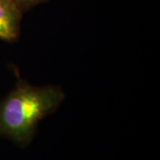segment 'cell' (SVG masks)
Instances as JSON below:
<instances>
[{
  "label": "cell",
  "instance_id": "1",
  "mask_svg": "<svg viewBox=\"0 0 160 160\" xmlns=\"http://www.w3.org/2000/svg\"><path fill=\"white\" fill-rule=\"evenodd\" d=\"M64 99L60 86H33L18 78L14 88L0 101V136L28 146L40 121L55 112Z\"/></svg>",
  "mask_w": 160,
  "mask_h": 160
},
{
  "label": "cell",
  "instance_id": "2",
  "mask_svg": "<svg viewBox=\"0 0 160 160\" xmlns=\"http://www.w3.org/2000/svg\"><path fill=\"white\" fill-rule=\"evenodd\" d=\"M22 11L12 0H0V40L13 43L20 37Z\"/></svg>",
  "mask_w": 160,
  "mask_h": 160
},
{
  "label": "cell",
  "instance_id": "3",
  "mask_svg": "<svg viewBox=\"0 0 160 160\" xmlns=\"http://www.w3.org/2000/svg\"><path fill=\"white\" fill-rule=\"evenodd\" d=\"M12 1L22 11V12H24L45 3L47 0H12Z\"/></svg>",
  "mask_w": 160,
  "mask_h": 160
}]
</instances>
